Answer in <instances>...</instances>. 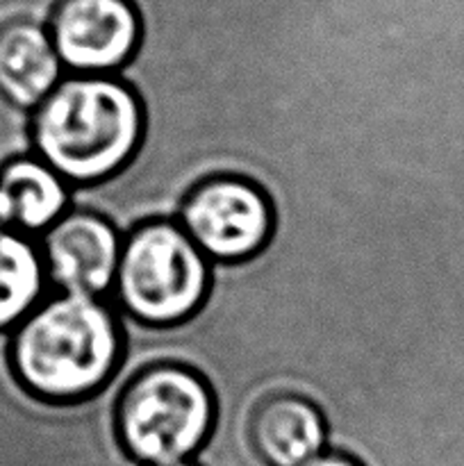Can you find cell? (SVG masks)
<instances>
[{
  "instance_id": "obj_11",
  "label": "cell",
  "mask_w": 464,
  "mask_h": 466,
  "mask_svg": "<svg viewBox=\"0 0 464 466\" xmlns=\"http://www.w3.org/2000/svg\"><path fill=\"white\" fill-rule=\"evenodd\" d=\"M50 291L39 239L0 226V335L12 332Z\"/></svg>"
},
{
  "instance_id": "obj_5",
  "label": "cell",
  "mask_w": 464,
  "mask_h": 466,
  "mask_svg": "<svg viewBox=\"0 0 464 466\" xmlns=\"http://www.w3.org/2000/svg\"><path fill=\"white\" fill-rule=\"evenodd\" d=\"M176 221L214 264L257 255L276 226L267 191L235 173H214L196 182L182 198Z\"/></svg>"
},
{
  "instance_id": "obj_10",
  "label": "cell",
  "mask_w": 464,
  "mask_h": 466,
  "mask_svg": "<svg viewBox=\"0 0 464 466\" xmlns=\"http://www.w3.org/2000/svg\"><path fill=\"white\" fill-rule=\"evenodd\" d=\"M73 205V187L35 153L0 164V226L39 237Z\"/></svg>"
},
{
  "instance_id": "obj_4",
  "label": "cell",
  "mask_w": 464,
  "mask_h": 466,
  "mask_svg": "<svg viewBox=\"0 0 464 466\" xmlns=\"http://www.w3.org/2000/svg\"><path fill=\"white\" fill-rule=\"evenodd\" d=\"M212 262L176 218H150L123 235L109 300L146 326H176L203 308Z\"/></svg>"
},
{
  "instance_id": "obj_9",
  "label": "cell",
  "mask_w": 464,
  "mask_h": 466,
  "mask_svg": "<svg viewBox=\"0 0 464 466\" xmlns=\"http://www.w3.org/2000/svg\"><path fill=\"white\" fill-rule=\"evenodd\" d=\"M66 76L48 25L30 16L0 23V100L32 112Z\"/></svg>"
},
{
  "instance_id": "obj_7",
  "label": "cell",
  "mask_w": 464,
  "mask_h": 466,
  "mask_svg": "<svg viewBox=\"0 0 464 466\" xmlns=\"http://www.w3.org/2000/svg\"><path fill=\"white\" fill-rule=\"evenodd\" d=\"M36 239L50 289L109 299L123 250V235L109 218L71 205Z\"/></svg>"
},
{
  "instance_id": "obj_6",
  "label": "cell",
  "mask_w": 464,
  "mask_h": 466,
  "mask_svg": "<svg viewBox=\"0 0 464 466\" xmlns=\"http://www.w3.org/2000/svg\"><path fill=\"white\" fill-rule=\"evenodd\" d=\"M45 25L66 73H118L144 36L135 0H55Z\"/></svg>"
},
{
  "instance_id": "obj_13",
  "label": "cell",
  "mask_w": 464,
  "mask_h": 466,
  "mask_svg": "<svg viewBox=\"0 0 464 466\" xmlns=\"http://www.w3.org/2000/svg\"><path fill=\"white\" fill-rule=\"evenodd\" d=\"M168 466H200L196 460H187V462H177V464H168Z\"/></svg>"
},
{
  "instance_id": "obj_1",
  "label": "cell",
  "mask_w": 464,
  "mask_h": 466,
  "mask_svg": "<svg viewBox=\"0 0 464 466\" xmlns=\"http://www.w3.org/2000/svg\"><path fill=\"white\" fill-rule=\"evenodd\" d=\"M123 350L121 312L112 300L50 291L9 332L7 358L27 394L73 403L109 385Z\"/></svg>"
},
{
  "instance_id": "obj_3",
  "label": "cell",
  "mask_w": 464,
  "mask_h": 466,
  "mask_svg": "<svg viewBox=\"0 0 464 466\" xmlns=\"http://www.w3.org/2000/svg\"><path fill=\"white\" fill-rule=\"evenodd\" d=\"M214 417L212 387L196 369L150 364L136 371L118 396V440L139 466L187 462L205 446Z\"/></svg>"
},
{
  "instance_id": "obj_2",
  "label": "cell",
  "mask_w": 464,
  "mask_h": 466,
  "mask_svg": "<svg viewBox=\"0 0 464 466\" xmlns=\"http://www.w3.org/2000/svg\"><path fill=\"white\" fill-rule=\"evenodd\" d=\"M27 123L32 153L71 187L118 176L146 130L139 96L116 73H66Z\"/></svg>"
},
{
  "instance_id": "obj_8",
  "label": "cell",
  "mask_w": 464,
  "mask_h": 466,
  "mask_svg": "<svg viewBox=\"0 0 464 466\" xmlns=\"http://www.w3.org/2000/svg\"><path fill=\"white\" fill-rule=\"evenodd\" d=\"M250 444L267 466H303L330 446L317 403L285 390L264 391L250 414Z\"/></svg>"
},
{
  "instance_id": "obj_12",
  "label": "cell",
  "mask_w": 464,
  "mask_h": 466,
  "mask_svg": "<svg viewBox=\"0 0 464 466\" xmlns=\"http://www.w3.org/2000/svg\"><path fill=\"white\" fill-rule=\"evenodd\" d=\"M303 466H364L359 460H355L353 455L348 453H341V451H332L328 449L326 453H321L318 458L309 460L308 464Z\"/></svg>"
}]
</instances>
